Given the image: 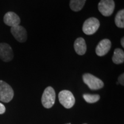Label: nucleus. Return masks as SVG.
I'll return each instance as SVG.
<instances>
[{
  "label": "nucleus",
  "mask_w": 124,
  "mask_h": 124,
  "mask_svg": "<svg viewBox=\"0 0 124 124\" xmlns=\"http://www.w3.org/2000/svg\"><path fill=\"white\" fill-rule=\"evenodd\" d=\"M56 93L52 87L48 86L44 90L41 97V103L46 108H51L55 104Z\"/></svg>",
  "instance_id": "1"
},
{
  "label": "nucleus",
  "mask_w": 124,
  "mask_h": 124,
  "mask_svg": "<svg viewBox=\"0 0 124 124\" xmlns=\"http://www.w3.org/2000/svg\"><path fill=\"white\" fill-rule=\"evenodd\" d=\"M82 78L84 83L87 85L91 90H97L102 89L104 86V83L102 80L91 74L86 73L83 74Z\"/></svg>",
  "instance_id": "2"
},
{
  "label": "nucleus",
  "mask_w": 124,
  "mask_h": 124,
  "mask_svg": "<svg viewBox=\"0 0 124 124\" xmlns=\"http://www.w3.org/2000/svg\"><path fill=\"white\" fill-rule=\"evenodd\" d=\"M14 97V91L12 87L5 82L0 80V101L8 103Z\"/></svg>",
  "instance_id": "3"
},
{
  "label": "nucleus",
  "mask_w": 124,
  "mask_h": 124,
  "mask_svg": "<svg viewBox=\"0 0 124 124\" xmlns=\"http://www.w3.org/2000/svg\"><path fill=\"white\" fill-rule=\"evenodd\" d=\"M100 23L97 18L90 17L87 19L83 23L82 30L87 35H92L99 29Z\"/></svg>",
  "instance_id": "4"
},
{
  "label": "nucleus",
  "mask_w": 124,
  "mask_h": 124,
  "mask_svg": "<svg viewBox=\"0 0 124 124\" xmlns=\"http://www.w3.org/2000/svg\"><path fill=\"white\" fill-rule=\"evenodd\" d=\"M59 101L65 108H70L75 103V97L72 93L69 90H62L59 93Z\"/></svg>",
  "instance_id": "5"
},
{
  "label": "nucleus",
  "mask_w": 124,
  "mask_h": 124,
  "mask_svg": "<svg viewBox=\"0 0 124 124\" xmlns=\"http://www.w3.org/2000/svg\"><path fill=\"white\" fill-rule=\"evenodd\" d=\"M98 7V10L103 16L108 17L114 12L115 3L113 0H101Z\"/></svg>",
  "instance_id": "6"
},
{
  "label": "nucleus",
  "mask_w": 124,
  "mask_h": 124,
  "mask_svg": "<svg viewBox=\"0 0 124 124\" xmlns=\"http://www.w3.org/2000/svg\"><path fill=\"white\" fill-rule=\"evenodd\" d=\"M13 56L11 46L7 43H0V59L5 62H9L13 59Z\"/></svg>",
  "instance_id": "7"
},
{
  "label": "nucleus",
  "mask_w": 124,
  "mask_h": 124,
  "mask_svg": "<svg viewBox=\"0 0 124 124\" xmlns=\"http://www.w3.org/2000/svg\"><path fill=\"white\" fill-rule=\"evenodd\" d=\"M10 32L17 41L20 43H24L27 40V32L22 26L18 25L11 27Z\"/></svg>",
  "instance_id": "8"
},
{
  "label": "nucleus",
  "mask_w": 124,
  "mask_h": 124,
  "mask_svg": "<svg viewBox=\"0 0 124 124\" xmlns=\"http://www.w3.org/2000/svg\"><path fill=\"white\" fill-rule=\"evenodd\" d=\"M111 47V42L108 39L102 40L96 46L95 52L99 56L106 55Z\"/></svg>",
  "instance_id": "9"
},
{
  "label": "nucleus",
  "mask_w": 124,
  "mask_h": 124,
  "mask_svg": "<svg viewBox=\"0 0 124 124\" xmlns=\"http://www.w3.org/2000/svg\"><path fill=\"white\" fill-rule=\"evenodd\" d=\"M4 22L9 27H15L20 25L21 20L20 17L13 12H7L4 17Z\"/></svg>",
  "instance_id": "10"
},
{
  "label": "nucleus",
  "mask_w": 124,
  "mask_h": 124,
  "mask_svg": "<svg viewBox=\"0 0 124 124\" xmlns=\"http://www.w3.org/2000/svg\"><path fill=\"white\" fill-rule=\"evenodd\" d=\"M76 53L79 55H83L86 54L87 46L85 40L83 38H78L75 40L74 44Z\"/></svg>",
  "instance_id": "11"
},
{
  "label": "nucleus",
  "mask_w": 124,
  "mask_h": 124,
  "mask_svg": "<svg viewBox=\"0 0 124 124\" xmlns=\"http://www.w3.org/2000/svg\"><path fill=\"white\" fill-rule=\"evenodd\" d=\"M112 61L114 64H122L124 62V52L122 49L116 48L114 49V55L112 57Z\"/></svg>",
  "instance_id": "12"
},
{
  "label": "nucleus",
  "mask_w": 124,
  "mask_h": 124,
  "mask_svg": "<svg viewBox=\"0 0 124 124\" xmlns=\"http://www.w3.org/2000/svg\"><path fill=\"white\" fill-rule=\"evenodd\" d=\"M86 0H70V7L74 12H79L84 7Z\"/></svg>",
  "instance_id": "13"
},
{
  "label": "nucleus",
  "mask_w": 124,
  "mask_h": 124,
  "mask_svg": "<svg viewBox=\"0 0 124 124\" xmlns=\"http://www.w3.org/2000/svg\"><path fill=\"white\" fill-rule=\"evenodd\" d=\"M115 24L120 28H124V10L122 9L117 13L115 17Z\"/></svg>",
  "instance_id": "14"
},
{
  "label": "nucleus",
  "mask_w": 124,
  "mask_h": 124,
  "mask_svg": "<svg viewBox=\"0 0 124 124\" xmlns=\"http://www.w3.org/2000/svg\"><path fill=\"white\" fill-rule=\"evenodd\" d=\"M83 98L87 102L89 103H95L100 99V96L98 94H85L83 95Z\"/></svg>",
  "instance_id": "15"
},
{
  "label": "nucleus",
  "mask_w": 124,
  "mask_h": 124,
  "mask_svg": "<svg viewBox=\"0 0 124 124\" xmlns=\"http://www.w3.org/2000/svg\"><path fill=\"white\" fill-rule=\"evenodd\" d=\"M124 74L123 73V74H122L121 75H120V77H118V82L120 83L121 85H122V86H124Z\"/></svg>",
  "instance_id": "16"
},
{
  "label": "nucleus",
  "mask_w": 124,
  "mask_h": 124,
  "mask_svg": "<svg viewBox=\"0 0 124 124\" xmlns=\"http://www.w3.org/2000/svg\"><path fill=\"white\" fill-rule=\"evenodd\" d=\"M6 108L5 107L2 103H0V114H2L5 112Z\"/></svg>",
  "instance_id": "17"
},
{
  "label": "nucleus",
  "mask_w": 124,
  "mask_h": 124,
  "mask_svg": "<svg viewBox=\"0 0 124 124\" xmlns=\"http://www.w3.org/2000/svg\"><path fill=\"white\" fill-rule=\"evenodd\" d=\"M121 46L122 47H124V38H122L121 40Z\"/></svg>",
  "instance_id": "18"
},
{
  "label": "nucleus",
  "mask_w": 124,
  "mask_h": 124,
  "mask_svg": "<svg viewBox=\"0 0 124 124\" xmlns=\"http://www.w3.org/2000/svg\"><path fill=\"white\" fill-rule=\"evenodd\" d=\"M71 124L70 123H69V124Z\"/></svg>",
  "instance_id": "19"
},
{
  "label": "nucleus",
  "mask_w": 124,
  "mask_h": 124,
  "mask_svg": "<svg viewBox=\"0 0 124 124\" xmlns=\"http://www.w3.org/2000/svg\"></svg>",
  "instance_id": "20"
}]
</instances>
